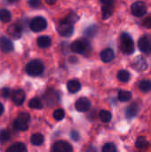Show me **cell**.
I'll return each mask as SVG.
<instances>
[{
    "instance_id": "d6986e66",
    "label": "cell",
    "mask_w": 151,
    "mask_h": 152,
    "mask_svg": "<svg viewBox=\"0 0 151 152\" xmlns=\"http://www.w3.org/2000/svg\"><path fill=\"white\" fill-rule=\"evenodd\" d=\"M7 152H26L27 151V147L24 143L22 142H15L12 144L8 149L6 150Z\"/></svg>"
},
{
    "instance_id": "d6a6232c",
    "label": "cell",
    "mask_w": 151,
    "mask_h": 152,
    "mask_svg": "<svg viewBox=\"0 0 151 152\" xmlns=\"http://www.w3.org/2000/svg\"><path fill=\"white\" fill-rule=\"evenodd\" d=\"M102 151L116 152L117 151V148H116L115 144H113V143H106V144L102 147Z\"/></svg>"
},
{
    "instance_id": "83f0119b",
    "label": "cell",
    "mask_w": 151,
    "mask_h": 152,
    "mask_svg": "<svg viewBox=\"0 0 151 152\" xmlns=\"http://www.w3.org/2000/svg\"><path fill=\"white\" fill-rule=\"evenodd\" d=\"M99 117L101 118V120L104 123H108L111 120V118H112V115L109 111L108 110H101L100 111V114H99Z\"/></svg>"
},
{
    "instance_id": "1f68e13d",
    "label": "cell",
    "mask_w": 151,
    "mask_h": 152,
    "mask_svg": "<svg viewBox=\"0 0 151 152\" xmlns=\"http://www.w3.org/2000/svg\"><path fill=\"white\" fill-rule=\"evenodd\" d=\"M97 30H98V28L97 26L95 25H93L91 27H89L87 29H85V34L87 36V37H93L96 33H97Z\"/></svg>"
},
{
    "instance_id": "603a6c76",
    "label": "cell",
    "mask_w": 151,
    "mask_h": 152,
    "mask_svg": "<svg viewBox=\"0 0 151 152\" xmlns=\"http://www.w3.org/2000/svg\"><path fill=\"white\" fill-rule=\"evenodd\" d=\"M28 107L31 109H35V110H41V109H43V104H42V102L40 99L33 98L29 101Z\"/></svg>"
},
{
    "instance_id": "d4e9b609",
    "label": "cell",
    "mask_w": 151,
    "mask_h": 152,
    "mask_svg": "<svg viewBox=\"0 0 151 152\" xmlns=\"http://www.w3.org/2000/svg\"><path fill=\"white\" fill-rule=\"evenodd\" d=\"M132 99V93L129 91H119L118 93V100L120 102H125Z\"/></svg>"
},
{
    "instance_id": "e575fe53",
    "label": "cell",
    "mask_w": 151,
    "mask_h": 152,
    "mask_svg": "<svg viewBox=\"0 0 151 152\" xmlns=\"http://www.w3.org/2000/svg\"><path fill=\"white\" fill-rule=\"evenodd\" d=\"M143 26L148 28H151V17H147L143 20Z\"/></svg>"
},
{
    "instance_id": "ba28073f",
    "label": "cell",
    "mask_w": 151,
    "mask_h": 152,
    "mask_svg": "<svg viewBox=\"0 0 151 152\" xmlns=\"http://www.w3.org/2000/svg\"><path fill=\"white\" fill-rule=\"evenodd\" d=\"M132 12L134 16L141 17L146 14L147 12V6L142 1H137L133 4L132 5Z\"/></svg>"
},
{
    "instance_id": "9a60e30c",
    "label": "cell",
    "mask_w": 151,
    "mask_h": 152,
    "mask_svg": "<svg viewBox=\"0 0 151 152\" xmlns=\"http://www.w3.org/2000/svg\"><path fill=\"white\" fill-rule=\"evenodd\" d=\"M101 13H102V19L107 20L109 19L114 12V3H109V4H103L101 8Z\"/></svg>"
},
{
    "instance_id": "3957f363",
    "label": "cell",
    "mask_w": 151,
    "mask_h": 152,
    "mask_svg": "<svg viewBox=\"0 0 151 152\" xmlns=\"http://www.w3.org/2000/svg\"><path fill=\"white\" fill-rule=\"evenodd\" d=\"M30 116L28 113H21L13 122V126L18 131H26L28 128Z\"/></svg>"
},
{
    "instance_id": "52a82bcc",
    "label": "cell",
    "mask_w": 151,
    "mask_h": 152,
    "mask_svg": "<svg viewBox=\"0 0 151 152\" xmlns=\"http://www.w3.org/2000/svg\"><path fill=\"white\" fill-rule=\"evenodd\" d=\"M88 47H90V44L85 40H76L70 45V50L76 53H84Z\"/></svg>"
},
{
    "instance_id": "4316f807",
    "label": "cell",
    "mask_w": 151,
    "mask_h": 152,
    "mask_svg": "<svg viewBox=\"0 0 151 152\" xmlns=\"http://www.w3.org/2000/svg\"><path fill=\"white\" fill-rule=\"evenodd\" d=\"M78 19H79V16H78L76 12H69V13L65 17V19H64L63 20L74 25V23H76V22L78 20Z\"/></svg>"
},
{
    "instance_id": "8fae6325",
    "label": "cell",
    "mask_w": 151,
    "mask_h": 152,
    "mask_svg": "<svg viewBox=\"0 0 151 152\" xmlns=\"http://www.w3.org/2000/svg\"><path fill=\"white\" fill-rule=\"evenodd\" d=\"M8 35L13 39H19L22 34V28L19 24H11L7 28Z\"/></svg>"
},
{
    "instance_id": "7c38bea8",
    "label": "cell",
    "mask_w": 151,
    "mask_h": 152,
    "mask_svg": "<svg viewBox=\"0 0 151 152\" xmlns=\"http://www.w3.org/2000/svg\"><path fill=\"white\" fill-rule=\"evenodd\" d=\"M0 49L4 53H10L13 51V44L6 37H0Z\"/></svg>"
},
{
    "instance_id": "484cf974",
    "label": "cell",
    "mask_w": 151,
    "mask_h": 152,
    "mask_svg": "<svg viewBox=\"0 0 151 152\" xmlns=\"http://www.w3.org/2000/svg\"><path fill=\"white\" fill-rule=\"evenodd\" d=\"M139 88L142 92L143 93H147V92H150L151 90V81L150 80H142L140 82L139 84Z\"/></svg>"
},
{
    "instance_id": "2e32d148",
    "label": "cell",
    "mask_w": 151,
    "mask_h": 152,
    "mask_svg": "<svg viewBox=\"0 0 151 152\" xmlns=\"http://www.w3.org/2000/svg\"><path fill=\"white\" fill-rule=\"evenodd\" d=\"M114 57H115V54H114V52L111 48L104 49L101 53V59L104 62H110L114 59Z\"/></svg>"
},
{
    "instance_id": "7a4b0ae2",
    "label": "cell",
    "mask_w": 151,
    "mask_h": 152,
    "mask_svg": "<svg viewBox=\"0 0 151 152\" xmlns=\"http://www.w3.org/2000/svg\"><path fill=\"white\" fill-rule=\"evenodd\" d=\"M121 50L125 54H131L134 51V43L132 37L127 33H123L121 35Z\"/></svg>"
},
{
    "instance_id": "ffe728a7",
    "label": "cell",
    "mask_w": 151,
    "mask_h": 152,
    "mask_svg": "<svg viewBox=\"0 0 151 152\" xmlns=\"http://www.w3.org/2000/svg\"><path fill=\"white\" fill-rule=\"evenodd\" d=\"M37 45L41 48H47L52 44V39L48 36H41L36 40Z\"/></svg>"
},
{
    "instance_id": "cb8c5ba5",
    "label": "cell",
    "mask_w": 151,
    "mask_h": 152,
    "mask_svg": "<svg viewBox=\"0 0 151 152\" xmlns=\"http://www.w3.org/2000/svg\"><path fill=\"white\" fill-rule=\"evenodd\" d=\"M117 78L118 80H120L121 82H128L131 78V75L127 70L122 69L119 70L117 73Z\"/></svg>"
},
{
    "instance_id": "277c9868",
    "label": "cell",
    "mask_w": 151,
    "mask_h": 152,
    "mask_svg": "<svg viewBox=\"0 0 151 152\" xmlns=\"http://www.w3.org/2000/svg\"><path fill=\"white\" fill-rule=\"evenodd\" d=\"M46 27H47L46 20L44 17H41V16L35 17L34 19L31 20V21L29 23V28L34 32L43 31L44 29L46 28Z\"/></svg>"
},
{
    "instance_id": "f35d334b",
    "label": "cell",
    "mask_w": 151,
    "mask_h": 152,
    "mask_svg": "<svg viewBox=\"0 0 151 152\" xmlns=\"http://www.w3.org/2000/svg\"><path fill=\"white\" fill-rule=\"evenodd\" d=\"M4 3H6V4H12V3H15V2H17L18 0H3Z\"/></svg>"
},
{
    "instance_id": "8d00e7d4",
    "label": "cell",
    "mask_w": 151,
    "mask_h": 152,
    "mask_svg": "<svg viewBox=\"0 0 151 152\" xmlns=\"http://www.w3.org/2000/svg\"><path fill=\"white\" fill-rule=\"evenodd\" d=\"M70 136H71V138L74 140V141H77L78 140V138H79V134L77 133V132H76V131H72L71 132V134H70Z\"/></svg>"
},
{
    "instance_id": "44dd1931",
    "label": "cell",
    "mask_w": 151,
    "mask_h": 152,
    "mask_svg": "<svg viewBox=\"0 0 151 152\" xmlns=\"http://www.w3.org/2000/svg\"><path fill=\"white\" fill-rule=\"evenodd\" d=\"M44 136L41 134H35L30 138L31 143L33 145H35V146H40V145H42L43 142H44Z\"/></svg>"
},
{
    "instance_id": "74e56055",
    "label": "cell",
    "mask_w": 151,
    "mask_h": 152,
    "mask_svg": "<svg viewBox=\"0 0 151 152\" xmlns=\"http://www.w3.org/2000/svg\"><path fill=\"white\" fill-rule=\"evenodd\" d=\"M45 2H46V4H49V5H53V4H56L57 0H45Z\"/></svg>"
},
{
    "instance_id": "8992f818",
    "label": "cell",
    "mask_w": 151,
    "mask_h": 152,
    "mask_svg": "<svg viewBox=\"0 0 151 152\" xmlns=\"http://www.w3.org/2000/svg\"><path fill=\"white\" fill-rule=\"evenodd\" d=\"M139 49L146 53L151 54V36L150 35H144L142 36L138 41Z\"/></svg>"
},
{
    "instance_id": "e0dca14e",
    "label": "cell",
    "mask_w": 151,
    "mask_h": 152,
    "mask_svg": "<svg viewBox=\"0 0 151 152\" xmlns=\"http://www.w3.org/2000/svg\"><path fill=\"white\" fill-rule=\"evenodd\" d=\"M139 110H140V108H139V105H138L137 103H133V104H131V105L127 108V110H126V112H125L126 118H129V119L133 118L134 117L137 116V114H138V112H139Z\"/></svg>"
},
{
    "instance_id": "4dcf8cb0",
    "label": "cell",
    "mask_w": 151,
    "mask_h": 152,
    "mask_svg": "<svg viewBox=\"0 0 151 152\" xmlns=\"http://www.w3.org/2000/svg\"><path fill=\"white\" fill-rule=\"evenodd\" d=\"M11 138V134L10 132L7 130H4L0 132V142H5L7 141H9Z\"/></svg>"
},
{
    "instance_id": "60d3db41",
    "label": "cell",
    "mask_w": 151,
    "mask_h": 152,
    "mask_svg": "<svg viewBox=\"0 0 151 152\" xmlns=\"http://www.w3.org/2000/svg\"><path fill=\"white\" fill-rule=\"evenodd\" d=\"M3 113H4V106H3V104L0 102V116H1Z\"/></svg>"
},
{
    "instance_id": "f1b7e54d",
    "label": "cell",
    "mask_w": 151,
    "mask_h": 152,
    "mask_svg": "<svg viewBox=\"0 0 151 152\" xmlns=\"http://www.w3.org/2000/svg\"><path fill=\"white\" fill-rule=\"evenodd\" d=\"M148 145H149V142L145 139V137H139L135 142V146L138 149H145L148 147Z\"/></svg>"
},
{
    "instance_id": "30bf717a",
    "label": "cell",
    "mask_w": 151,
    "mask_h": 152,
    "mask_svg": "<svg viewBox=\"0 0 151 152\" xmlns=\"http://www.w3.org/2000/svg\"><path fill=\"white\" fill-rule=\"evenodd\" d=\"M53 152H72L73 148L72 146L65 142V141H59L54 143L53 146Z\"/></svg>"
},
{
    "instance_id": "6da1fadb",
    "label": "cell",
    "mask_w": 151,
    "mask_h": 152,
    "mask_svg": "<svg viewBox=\"0 0 151 152\" xmlns=\"http://www.w3.org/2000/svg\"><path fill=\"white\" fill-rule=\"evenodd\" d=\"M44 64L41 61L39 60H33L29 61L27 66H26V72L32 77H36L39 76L43 73L44 71Z\"/></svg>"
},
{
    "instance_id": "836d02e7",
    "label": "cell",
    "mask_w": 151,
    "mask_h": 152,
    "mask_svg": "<svg viewBox=\"0 0 151 152\" xmlns=\"http://www.w3.org/2000/svg\"><path fill=\"white\" fill-rule=\"evenodd\" d=\"M28 5L32 8H39L42 6L41 0H28Z\"/></svg>"
},
{
    "instance_id": "ac0fdd59",
    "label": "cell",
    "mask_w": 151,
    "mask_h": 152,
    "mask_svg": "<svg viewBox=\"0 0 151 152\" xmlns=\"http://www.w3.org/2000/svg\"><path fill=\"white\" fill-rule=\"evenodd\" d=\"M67 88L70 93L75 94V93H77L81 89V84L77 79H72V80H69L68 82Z\"/></svg>"
},
{
    "instance_id": "9c48e42d",
    "label": "cell",
    "mask_w": 151,
    "mask_h": 152,
    "mask_svg": "<svg viewBox=\"0 0 151 152\" xmlns=\"http://www.w3.org/2000/svg\"><path fill=\"white\" fill-rule=\"evenodd\" d=\"M75 107H76V110L79 112H86L91 108V102L87 98L82 97V98H79L76 102Z\"/></svg>"
},
{
    "instance_id": "f546056e",
    "label": "cell",
    "mask_w": 151,
    "mask_h": 152,
    "mask_svg": "<svg viewBox=\"0 0 151 152\" xmlns=\"http://www.w3.org/2000/svg\"><path fill=\"white\" fill-rule=\"evenodd\" d=\"M64 117H65V112H64V110H61V109H58V110H56L53 112V118H54V119L57 120V121L62 120V119L64 118Z\"/></svg>"
},
{
    "instance_id": "d590c367",
    "label": "cell",
    "mask_w": 151,
    "mask_h": 152,
    "mask_svg": "<svg viewBox=\"0 0 151 152\" xmlns=\"http://www.w3.org/2000/svg\"><path fill=\"white\" fill-rule=\"evenodd\" d=\"M10 93H11V91H10L9 88H4L2 90V95L4 98H8L10 96Z\"/></svg>"
},
{
    "instance_id": "7402d4cb",
    "label": "cell",
    "mask_w": 151,
    "mask_h": 152,
    "mask_svg": "<svg viewBox=\"0 0 151 152\" xmlns=\"http://www.w3.org/2000/svg\"><path fill=\"white\" fill-rule=\"evenodd\" d=\"M12 15L11 12L7 9H1L0 10V20L4 23H7L11 20Z\"/></svg>"
},
{
    "instance_id": "5b68a950",
    "label": "cell",
    "mask_w": 151,
    "mask_h": 152,
    "mask_svg": "<svg viewBox=\"0 0 151 152\" xmlns=\"http://www.w3.org/2000/svg\"><path fill=\"white\" fill-rule=\"evenodd\" d=\"M57 31L61 37H69L72 36V34L74 32V26H73V24H70L64 20H61L57 26Z\"/></svg>"
},
{
    "instance_id": "ab89813d",
    "label": "cell",
    "mask_w": 151,
    "mask_h": 152,
    "mask_svg": "<svg viewBox=\"0 0 151 152\" xmlns=\"http://www.w3.org/2000/svg\"><path fill=\"white\" fill-rule=\"evenodd\" d=\"M101 2L103 4H109V3H114V0H101Z\"/></svg>"
},
{
    "instance_id": "5bb4252c",
    "label": "cell",
    "mask_w": 151,
    "mask_h": 152,
    "mask_svg": "<svg viewBox=\"0 0 151 152\" xmlns=\"http://www.w3.org/2000/svg\"><path fill=\"white\" fill-rule=\"evenodd\" d=\"M133 66L138 71H144L148 68V63L147 61L144 57L142 56H137L133 61Z\"/></svg>"
},
{
    "instance_id": "4fadbf2b",
    "label": "cell",
    "mask_w": 151,
    "mask_h": 152,
    "mask_svg": "<svg viewBox=\"0 0 151 152\" xmlns=\"http://www.w3.org/2000/svg\"><path fill=\"white\" fill-rule=\"evenodd\" d=\"M25 99H26V94H25L23 90L19 89V90H16V91L13 92V94H12V102H14L15 105H17V106L22 105Z\"/></svg>"
}]
</instances>
